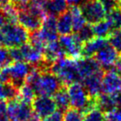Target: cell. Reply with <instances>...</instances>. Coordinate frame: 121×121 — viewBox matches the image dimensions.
I'll use <instances>...</instances> for the list:
<instances>
[{
    "label": "cell",
    "instance_id": "40",
    "mask_svg": "<svg viewBox=\"0 0 121 121\" xmlns=\"http://www.w3.org/2000/svg\"><path fill=\"white\" fill-rule=\"evenodd\" d=\"M10 0H0V10H2L5 7H7L9 4H11Z\"/></svg>",
    "mask_w": 121,
    "mask_h": 121
},
{
    "label": "cell",
    "instance_id": "17",
    "mask_svg": "<svg viewBox=\"0 0 121 121\" xmlns=\"http://www.w3.org/2000/svg\"><path fill=\"white\" fill-rule=\"evenodd\" d=\"M109 44L108 41L104 38H93L91 41L86 42L83 45L82 56L84 57H93L100 50Z\"/></svg>",
    "mask_w": 121,
    "mask_h": 121
},
{
    "label": "cell",
    "instance_id": "6",
    "mask_svg": "<svg viewBox=\"0 0 121 121\" xmlns=\"http://www.w3.org/2000/svg\"><path fill=\"white\" fill-rule=\"evenodd\" d=\"M8 110L10 121H31L37 119L32 104L15 98L8 101Z\"/></svg>",
    "mask_w": 121,
    "mask_h": 121
},
{
    "label": "cell",
    "instance_id": "27",
    "mask_svg": "<svg viewBox=\"0 0 121 121\" xmlns=\"http://www.w3.org/2000/svg\"><path fill=\"white\" fill-rule=\"evenodd\" d=\"M108 42L119 55H121V28L111 32L108 38Z\"/></svg>",
    "mask_w": 121,
    "mask_h": 121
},
{
    "label": "cell",
    "instance_id": "29",
    "mask_svg": "<svg viewBox=\"0 0 121 121\" xmlns=\"http://www.w3.org/2000/svg\"><path fill=\"white\" fill-rule=\"evenodd\" d=\"M84 114L81 110L69 108L64 113V121H83Z\"/></svg>",
    "mask_w": 121,
    "mask_h": 121
},
{
    "label": "cell",
    "instance_id": "20",
    "mask_svg": "<svg viewBox=\"0 0 121 121\" xmlns=\"http://www.w3.org/2000/svg\"><path fill=\"white\" fill-rule=\"evenodd\" d=\"M69 12L71 15V19H72L73 32L76 33L81 29H82L87 24V22H86V18L84 17V15L81 12V7L71 6V8L69 9Z\"/></svg>",
    "mask_w": 121,
    "mask_h": 121
},
{
    "label": "cell",
    "instance_id": "44",
    "mask_svg": "<svg viewBox=\"0 0 121 121\" xmlns=\"http://www.w3.org/2000/svg\"><path fill=\"white\" fill-rule=\"evenodd\" d=\"M1 72H2V69H1V67H0V77H1Z\"/></svg>",
    "mask_w": 121,
    "mask_h": 121
},
{
    "label": "cell",
    "instance_id": "10",
    "mask_svg": "<svg viewBox=\"0 0 121 121\" xmlns=\"http://www.w3.org/2000/svg\"><path fill=\"white\" fill-rule=\"evenodd\" d=\"M33 113L37 119H44L56 110V104L50 96H37L32 103Z\"/></svg>",
    "mask_w": 121,
    "mask_h": 121
},
{
    "label": "cell",
    "instance_id": "38",
    "mask_svg": "<svg viewBox=\"0 0 121 121\" xmlns=\"http://www.w3.org/2000/svg\"><path fill=\"white\" fill-rule=\"evenodd\" d=\"M6 23H7V19H6L4 14L0 11V30Z\"/></svg>",
    "mask_w": 121,
    "mask_h": 121
},
{
    "label": "cell",
    "instance_id": "21",
    "mask_svg": "<svg viewBox=\"0 0 121 121\" xmlns=\"http://www.w3.org/2000/svg\"><path fill=\"white\" fill-rule=\"evenodd\" d=\"M96 103L97 107L104 113H107L114 109H117L114 95L100 94L98 97H96Z\"/></svg>",
    "mask_w": 121,
    "mask_h": 121
},
{
    "label": "cell",
    "instance_id": "34",
    "mask_svg": "<svg viewBox=\"0 0 121 121\" xmlns=\"http://www.w3.org/2000/svg\"><path fill=\"white\" fill-rule=\"evenodd\" d=\"M9 55H10V57L13 61H23L20 47L9 48Z\"/></svg>",
    "mask_w": 121,
    "mask_h": 121
},
{
    "label": "cell",
    "instance_id": "14",
    "mask_svg": "<svg viewBox=\"0 0 121 121\" xmlns=\"http://www.w3.org/2000/svg\"><path fill=\"white\" fill-rule=\"evenodd\" d=\"M77 67L81 83L86 77L103 70L99 63L92 57H81L77 59Z\"/></svg>",
    "mask_w": 121,
    "mask_h": 121
},
{
    "label": "cell",
    "instance_id": "13",
    "mask_svg": "<svg viewBox=\"0 0 121 121\" xmlns=\"http://www.w3.org/2000/svg\"><path fill=\"white\" fill-rule=\"evenodd\" d=\"M18 19L17 22H19L22 27H23L26 30L30 32H33L38 31L41 28L42 23V19L32 14L31 12L26 9H18Z\"/></svg>",
    "mask_w": 121,
    "mask_h": 121
},
{
    "label": "cell",
    "instance_id": "3",
    "mask_svg": "<svg viewBox=\"0 0 121 121\" xmlns=\"http://www.w3.org/2000/svg\"><path fill=\"white\" fill-rule=\"evenodd\" d=\"M71 108L81 110L83 114L97 107L96 98L89 95L81 82H76L68 86L67 88Z\"/></svg>",
    "mask_w": 121,
    "mask_h": 121
},
{
    "label": "cell",
    "instance_id": "28",
    "mask_svg": "<svg viewBox=\"0 0 121 121\" xmlns=\"http://www.w3.org/2000/svg\"><path fill=\"white\" fill-rule=\"evenodd\" d=\"M76 35L80 38V40L83 42V43H86V42L91 41V39L94 38V32H93L92 27L91 26V24H86L82 29L79 31L78 32H76Z\"/></svg>",
    "mask_w": 121,
    "mask_h": 121
},
{
    "label": "cell",
    "instance_id": "39",
    "mask_svg": "<svg viewBox=\"0 0 121 121\" xmlns=\"http://www.w3.org/2000/svg\"><path fill=\"white\" fill-rule=\"evenodd\" d=\"M114 69L121 73V55H119L117 61H116L115 65H114Z\"/></svg>",
    "mask_w": 121,
    "mask_h": 121
},
{
    "label": "cell",
    "instance_id": "1",
    "mask_svg": "<svg viewBox=\"0 0 121 121\" xmlns=\"http://www.w3.org/2000/svg\"><path fill=\"white\" fill-rule=\"evenodd\" d=\"M25 83L33 89L37 96H50L56 94L63 85L50 71L33 68L26 79Z\"/></svg>",
    "mask_w": 121,
    "mask_h": 121
},
{
    "label": "cell",
    "instance_id": "11",
    "mask_svg": "<svg viewBox=\"0 0 121 121\" xmlns=\"http://www.w3.org/2000/svg\"><path fill=\"white\" fill-rule=\"evenodd\" d=\"M119 56V54L109 44H108L95 56L94 59L99 63L104 71H107L111 69L112 66H114Z\"/></svg>",
    "mask_w": 121,
    "mask_h": 121
},
{
    "label": "cell",
    "instance_id": "32",
    "mask_svg": "<svg viewBox=\"0 0 121 121\" xmlns=\"http://www.w3.org/2000/svg\"><path fill=\"white\" fill-rule=\"evenodd\" d=\"M105 121H121V110L114 109L105 113Z\"/></svg>",
    "mask_w": 121,
    "mask_h": 121
},
{
    "label": "cell",
    "instance_id": "8",
    "mask_svg": "<svg viewBox=\"0 0 121 121\" xmlns=\"http://www.w3.org/2000/svg\"><path fill=\"white\" fill-rule=\"evenodd\" d=\"M59 42L66 57L72 59L81 58L84 43L80 40L76 34L61 36L59 39Z\"/></svg>",
    "mask_w": 121,
    "mask_h": 121
},
{
    "label": "cell",
    "instance_id": "16",
    "mask_svg": "<svg viewBox=\"0 0 121 121\" xmlns=\"http://www.w3.org/2000/svg\"><path fill=\"white\" fill-rule=\"evenodd\" d=\"M43 54L46 63L50 66L58 60L66 57L65 52L62 50L59 41H54L47 43L44 49Z\"/></svg>",
    "mask_w": 121,
    "mask_h": 121
},
{
    "label": "cell",
    "instance_id": "12",
    "mask_svg": "<svg viewBox=\"0 0 121 121\" xmlns=\"http://www.w3.org/2000/svg\"><path fill=\"white\" fill-rule=\"evenodd\" d=\"M38 32L46 44L57 41L58 32L56 27V18L55 16L47 14L45 18L42 20V26Z\"/></svg>",
    "mask_w": 121,
    "mask_h": 121
},
{
    "label": "cell",
    "instance_id": "31",
    "mask_svg": "<svg viewBox=\"0 0 121 121\" xmlns=\"http://www.w3.org/2000/svg\"><path fill=\"white\" fill-rule=\"evenodd\" d=\"M0 121H10L6 100H0Z\"/></svg>",
    "mask_w": 121,
    "mask_h": 121
},
{
    "label": "cell",
    "instance_id": "41",
    "mask_svg": "<svg viewBox=\"0 0 121 121\" xmlns=\"http://www.w3.org/2000/svg\"><path fill=\"white\" fill-rule=\"evenodd\" d=\"M30 1H32V2H33V3H36V4H39V5L43 6L44 9H45L46 4L48 2V0H30Z\"/></svg>",
    "mask_w": 121,
    "mask_h": 121
},
{
    "label": "cell",
    "instance_id": "18",
    "mask_svg": "<svg viewBox=\"0 0 121 121\" xmlns=\"http://www.w3.org/2000/svg\"><path fill=\"white\" fill-rule=\"evenodd\" d=\"M57 32L61 36L70 35L73 32V25L71 15L69 11L62 13L56 19Z\"/></svg>",
    "mask_w": 121,
    "mask_h": 121
},
{
    "label": "cell",
    "instance_id": "46",
    "mask_svg": "<svg viewBox=\"0 0 121 121\" xmlns=\"http://www.w3.org/2000/svg\"><path fill=\"white\" fill-rule=\"evenodd\" d=\"M117 1H119H119H120V0H117Z\"/></svg>",
    "mask_w": 121,
    "mask_h": 121
},
{
    "label": "cell",
    "instance_id": "35",
    "mask_svg": "<svg viewBox=\"0 0 121 121\" xmlns=\"http://www.w3.org/2000/svg\"><path fill=\"white\" fill-rule=\"evenodd\" d=\"M42 121H64V113L60 110H56L52 114L42 119Z\"/></svg>",
    "mask_w": 121,
    "mask_h": 121
},
{
    "label": "cell",
    "instance_id": "33",
    "mask_svg": "<svg viewBox=\"0 0 121 121\" xmlns=\"http://www.w3.org/2000/svg\"><path fill=\"white\" fill-rule=\"evenodd\" d=\"M99 1L107 13L119 8V1L117 0H99Z\"/></svg>",
    "mask_w": 121,
    "mask_h": 121
},
{
    "label": "cell",
    "instance_id": "25",
    "mask_svg": "<svg viewBox=\"0 0 121 121\" xmlns=\"http://www.w3.org/2000/svg\"><path fill=\"white\" fill-rule=\"evenodd\" d=\"M105 19L109 22L113 31L121 28V10L119 8L107 13Z\"/></svg>",
    "mask_w": 121,
    "mask_h": 121
},
{
    "label": "cell",
    "instance_id": "36",
    "mask_svg": "<svg viewBox=\"0 0 121 121\" xmlns=\"http://www.w3.org/2000/svg\"><path fill=\"white\" fill-rule=\"evenodd\" d=\"M10 1L14 4V5L17 6V9H22V8L25 7V6L29 3L30 0H10Z\"/></svg>",
    "mask_w": 121,
    "mask_h": 121
},
{
    "label": "cell",
    "instance_id": "37",
    "mask_svg": "<svg viewBox=\"0 0 121 121\" xmlns=\"http://www.w3.org/2000/svg\"><path fill=\"white\" fill-rule=\"evenodd\" d=\"M0 100H6L5 84L4 82H2V81H0Z\"/></svg>",
    "mask_w": 121,
    "mask_h": 121
},
{
    "label": "cell",
    "instance_id": "30",
    "mask_svg": "<svg viewBox=\"0 0 121 121\" xmlns=\"http://www.w3.org/2000/svg\"><path fill=\"white\" fill-rule=\"evenodd\" d=\"M13 62L9 55V48L0 47V67H5Z\"/></svg>",
    "mask_w": 121,
    "mask_h": 121
},
{
    "label": "cell",
    "instance_id": "42",
    "mask_svg": "<svg viewBox=\"0 0 121 121\" xmlns=\"http://www.w3.org/2000/svg\"><path fill=\"white\" fill-rule=\"evenodd\" d=\"M3 41H4V39H3V34H2L1 30H0V45H2L3 44Z\"/></svg>",
    "mask_w": 121,
    "mask_h": 121
},
{
    "label": "cell",
    "instance_id": "2",
    "mask_svg": "<svg viewBox=\"0 0 121 121\" xmlns=\"http://www.w3.org/2000/svg\"><path fill=\"white\" fill-rule=\"evenodd\" d=\"M50 71L58 78L63 86L81 82L77 67V59L63 57L51 66Z\"/></svg>",
    "mask_w": 121,
    "mask_h": 121
},
{
    "label": "cell",
    "instance_id": "23",
    "mask_svg": "<svg viewBox=\"0 0 121 121\" xmlns=\"http://www.w3.org/2000/svg\"><path fill=\"white\" fill-rule=\"evenodd\" d=\"M94 35L99 38H109L111 32H113V29L111 27L109 22L105 18L97 23L94 24L92 27Z\"/></svg>",
    "mask_w": 121,
    "mask_h": 121
},
{
    "label": "cell",
    "instance_id": "4",
    "mask_svg": "<svg viewBox=\"0 0 121 121\" xmlns=\"http://www.w3.org/2000/svg\"><path fill=\"white\" fill-rule=\"evenodd\" d=\"M32 67L24 61H13L2 69L0 81L10 82L19 88L26 81Z\"/></svg>",
    "mask_w": 121,
    "mask_h": 121
},
{
    "label": "cell",
    "instance_id": "9",
    "mask_svg": "<svg viewBox=\"0 0 121 121\" xmlns=\"http://www.w3.org/2000/svg\"><path fill=\"white\" fill-rule=\"evenodd\" d=\"M121 91V73L115 69L104 71L102 78L101 94L114 95Z\"/></svg>",
    "mask_w": 121,
    "mask_h": 121
},
{
    "label": "cell",
    "instance_id": "19",
    "mask_svg": "<svg viewBox=\"0 0 121 121\" xmlns=\"http://www.w3.org/2000/svg\"><path fill=\"white\" fill-rule=\"evenodd\" d=\"M66 0H48L45 5V10L48 15L60 16L67 11Z\"/></svg>",
    "mask_w": 121,
    "mask_h": 121
},
{
    "label": "cell",
    "instance_id": "43",
    "mask_svg": "<svg viewBox=\"0 0 121 121\" xmlns=\"http://www.w3.org/2000/svg\"><path fill=\"white\" fill-rule=\"evenodd\" d=\"M119 9L121 10V0L119 2Z\"/></svg>",
    "mask_w": 121,
    "mask_h": 121
},
{
    "label": "cell",
    "instance_id": "45",
    "mask_svg": "<svg viewBox=\"0 0 121 121\" xmlns=\"http://www.w3.org/2000/svg\"><path fill=\"white\" fill-rule=\"evenodd\" d=\"M31 121H38L37 119H33V120H31Z\"/></svg>",
    "mask_w": 121,
    "mask_h": 121
},
{
    "label": "cell",
    "instance_id": "24",
    "mask_svg": "<svg viewBox=\"0 0 121 121\" xmlns=\"http://www.w3.org/2000/svg\"><path fill=\"white\" fill-rule=\"evenodd\" d=\"M35 92L33 89L27 83H24L23 85L18 88V94H17V98L21 100L24 101L26 103L32 104V101L35 99Z\"/></svg>",
    "mask_w": 121,
    "mask_h": 121
},
{
    "label": "cell",
    "instance_id": "7",
    "mask_svg": "<svg viewBox=\"0 0 121 121\" xmlns=\"http://www.w3.org/2000/svg\"><path fill=\"white\" fill-rule=\"evenodd\" d=\"M81 12L88 24H95L106 17L107 12L99 0H86L81 4Z\"/></svg>",
    "mask_w": 121,
    "mask_h": 121
},
{
    "label": "cell",
    "instance_id": "26",
    "mask_svg": "<svg viewBox=\"0 0 121 121\" xmlns=\"http://www.w3.org/2000/svg\"><path fill=\"white\" fill-rule=\"evenodd\" d=\"M83 121H105V113L95 107L85 113Z\"/></svg>",
    "mask_w": 121,
    "mask_h": 121
},
{
    "label": "cell",
    "instance_id": "5",
    "mask_svg": "<svg viewBox=\"0 0 121 121\" xmlns=\"http://www.w3.org/2000/svg\"><path fill=\"white\" fill-rule=\"evenodd\" d=\"M3 34V44L7 48L20 47L29 41L28 31L18 23L7 22L1 28Z\"/></svg>",
    "mask_w": 121,
    "mask_h": 121
},
{
    "label": "cell",
    "instance_id": "15",
    "mask_svg": "<svg viewBox=\"0 0 121 121\" xmlns=\"http://www.w3.org/2000/svg\"><path fill=\"white\" fill-rule=\"evenodd\" d=\"M104 71H99L91 76L86 77L81 81V84L86 88L89 95L92 98H96L101 94L102 78Z\"/></svg>",
    "mask_w": 121,
    "mask_h": 121
},
{
    "label": "cell",
    "instance_id": "22",
    "mask_svg": "<svg viewBox=\"0 0 121 121\" xmlns=\"http://www.w3.org/2000/svg\"><path fill=\"white\" fill-rule=\"evenodd\" d=\"M54 100L56 104V107L59 110L64 111L67 110L71 106L69 95H68L67 89L64 86L60 88L55 95H54Z\"/></svg>",
    "mask_w": 121,
    "mask_h": 121
}]
</instances>
